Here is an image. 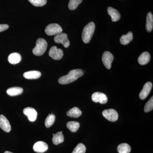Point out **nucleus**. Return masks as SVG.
I'll return each instance as SVG.
<instances>
[{
	"label": "nucleus",
	"mask_w": 153,
	"mask_h": 153,
	"mask_svg": "<svg viewBox=\"0 0 153 153\" xmlns=\"http://www.w3.org/2000/svg\"><path fill=\"white\" fill-rule=\"evenodd\" d=\"M83 74L84 72L81 69H74L69 71L67 75L60 77L58 79V82L62 85L68 84L75 81Z\"/></svg>",
	"instance_id": "nucleus-1"
},
{
	"label": "nucleus",
	"mask_w": 153,
	"mask_h": 153,
	"mask_svg": "<svg viewBox=\"0 0 153 153\" xmlns=\"http://www.w3.org/2000/svg\"><path fill=\"white\" fill-rule=\"evenodd\" d=\"M95 29V25L93 22H91L85 26L82 31V38L85 44L90 42Z\"/></svg>",
	"instance_id": "nucleus-2"
},
{
	"label": "nucleus",
	"mask_w": 153,
	"mask_h": 153,
	"mask_svg": "<svg viewBox=\"0 0 153 153\" xmlns=\"http://www.w3.org/2000/svg\"><path fill=\"white\" fill-rule=\"evenodd\" d=\"M48 44L46 40L43 38H38L36 41V46L33 49V53L36 56H41L47 50Z\"/></svg>",
	"instance_id": "nucleus-3"
},
{
	"label": "nucleus",
	"mask_w": 153,
	"mask_h": 153,
	"mask_svg": "<svg viewBox=\"0 0 153 153\" xmlns=\"http://www.w3.org/2000/svg\"><path fill=\"white\" fill-rule=\"evenodd\" d=\"M62 28L57 24H51L48 25L45 30V33L49 36L60 34L62 33Z\"/></svg>",
	"instance_id": "nucleus-4"
},
{
	"label": "nucleus",
	"mask_w": 153,
	"mask_h": 153,
	"mask_svg": "<svg viewBox=\"0 0 153 153\" xmlns=\"http://www.w3.org/2000/svg\"><path fill=\"white\" fill-rule=\"evenodd\" d=\"M54 41L57 44H61L65 48H68L70 46V41L68 40L67 34L61 33L55 35Z\"/></svg>",
	"instance_id": "nucleus-5"
},
{
	"label": "nucleus",
	"mask_w": 153,
	"mask_h": 153,
	"mask_svg": "<svg viewBox=\"0 0 153 153\" xmlns=\"http://www.w3.org/2000/svg\"><path fill=\"white\" fill-rule=\"evenodd\" d=\"M102 114L104 117L111 122L116 121L118 118V114L114 109L105 110Z\"/></svg>",
	"instance_id": "nucleus-6"
},
{
	"label": "nucleus",
	"mask_w": 153,
	"mask_h": 153,
	"mask_svg": "<svg viewBox=\"0 0 153 153\" xmlns=\"http://www.w3.org/2000/svg\"><path fill=\"white\" fill-rule=\"evenodd\" d=\"M113 55L111 52L106 51L103 53L102 56V62L105 67L107 69H109L111 68V63L114 60Z\"/></svg>",
	"instance_id": "nucleus-7"
},
{
	"label": "nucleus",
	"mask_w": 153,
	"mask_h": 153,
	"mask_svg": "<svg viewBox=\"0 0 153 153\" xmlns=\"http://www.w3.org/2000/svg\"><path fill=\"white\" fill-rule=\"evenodd\" d=\"M49 55L54 60H59L63 57V52L62 49H57L56 46H54L51 47L49 50Z\"/></svg>",
	"instance_id": "nucleus-8"
},
{
	"label": "nucleus",
	"mask_w": 153,
	"mask_h": 153,
	"mask_svg": "<svg viewBox=\"0 0 153 153\" xmlns=\"http://www.w3.org/2000/svg\"><path fill=\"white\" fill-rule=\"evenodd\" d=\"M92 101L95 102H99L100 104H105L108 101L107 96L100 92H95L91 96Z\"/></svg>",
	"instance_id": "nucleus-9"
},
{
	"label": "nucleus",
	"mask_w": 153,
	"mask_h": 153,
	"mask_svg": "<svg viewBox=\"0 0 153 153\" xmlns=\"http://www.w3.org/2000/svg\"><path fill=\"white\" fill-rule=\"evenodd\" d=\"M24 114L27 116L28 119L31 122L36 120L37 117V112L36 110L32 107H27L23 111Z\"/></svg>",
	"instance_id": "nucleus-10"
},
{
	"label": "nucleus",
	"mask_w": 153,
	"mask_h": 153,
	"mask_svg": "<svg viewBox=\"0 0 153 153\" xmlns=\"http://www.w3.org/2000/svg\"><path fill=\"white\" fill-rule=\"evenodd\" d=\"M152 88V83L150 82H147L144 85L142 90L140 92V98L142 100H144L146 98L150 93Z\"/></svg>",
	"instance_id": "nucleus-11"
},
{
	"label": "nucleus",
	"mask_w": 153,
	"mask_h": 153,
	"mask_svg": "<svg viewBox=\"0 0 153 153\" xmlns=\"http://www.w3.org/2000/svg\"><path fill=\"white\" fill-rule=\"evenodd\" d=\"M0 128L6 132H10L11 130L10 124L3 115H0Z\"/></svg>",
	"instance_id": "nucleus-12"
},
{
	"label": "nucleus",
	"mask_w": 153,
	"mask_h": 153,
	"mask_svg": "<svg viewBox=\"0 0 153 153\" xmlns=\"http://www.w3.org/2000/svg\"><path fill=\"white\" fill-rule=\"evenodd\" d=\"M33 149L36 152L44 153L48 150V146L44 142L38 141L34 144Z\"/></svg>",
	"instance_id": "nucleus-13"
},
{
	"label": "nucleus",
	"mask_w": 153,
	"mask_h": 153,
	"mask_svg": "<svg viewBox=\"0 0 153 153\" xmlns=\"http://www.w3.org/2000/svg\"><path fill=\"white\" fill-rule=\"evenodd\" d=\"M107 11L109 16L111 17L112 22H117L120 19V14L116 9L109 7L107 9Z\"/></svg>",
	"instance_id": "nucleus-14"
},
{
	"label": "nucleus",
	"mask_w": 153,
	"mask_h": 153,
	"mask_svg": "<svg viewBox=\"0 0 153 153\" xmlns=\"http://www.w3.org/2000/svg\"><path fill=\"white\" fill-rule=\"evenodd\" d=\"M151 56L149 53L145 52L142 53L139 57L138 61L140 65H145L149 62Z\"/></svg>",
	"instance_id": "nucleus-15"
},
{
	"label": "nucleus",
	"mask_w": 153,
	"mask_h": 153,
	"mask_svg": "<svg viewBox=\"0 0 153 153\" xmlns=\"http://www.w3.org/2000/svg\"><path fill=\"white\" fill-rule=\"evenodd\" d=\"M8 60L9 63L12 64H16L22 60V56L19 53L14 52L9 55Z\"/></svg>",
	"instance_id": "nucleus-16"
},
{
	"label": "nucleus",
	"mask_w": 153,
	"mask_h": 153,
	"mask_svg": "<svg viewBox=\"0 0 153 153\" xmlns=\"http://www.w3.org/2000/svg\"><path fill=\"white\" fill-rule=\"evenodd\" d=\"M23 75L26 79H36L41 76V73L38 71H31L25 72Z\"/></svg>",
	"instance_id": "nucleus-17"
},
{
	"label": "nucleus",
	"mask_w": 153,
	"mask_h": 153,
	"mask_svg": "<svg viewBox=\"0 0 153 153\" xmlns=\"http://www.w3.org/2000/svg\"><path fill=\"white\" fill-rule=\"evenodd\" d=\"M146 29L149 33L152 32L153 28V16L151 12H149L146 17Z\"/></svg>",
	"instance_id": "nucleus-18"
},
{
	"label": "nucleus",
	"mask_w": 153,
	"mask_h": 153,
	"mask_svg": "<svg viewBox=\"0 0 153 153\" xmlns=\"http://www.w3.org/2000/svg\"><path fill=\"white\" fill-rule=\"evenodd\" d=\"M23 92V89L20 87L10 88L7 91V93L11 96L19 95L22 94Z\"/></svg>",
	"instance_id": "nucleus-19"
},
{
	"label": "nucleus",
	"mask_w": 153,
	"mask_h": 153,
	"mask_svg": "<svg viewBox=\"0 0 153 153\" xmlns=\"http://www.w3.org/2000/svg\"><path fill=\"white\" fill-rule=\"evenodd\" d=\"M133 39V34L131 32H128L126 35L121 36L120 39L121 44L123 45H127L131 42Z\"/></svg>",
	"instance_id": "nucleus-20"
},
{
	"label": "nucleus",
	"mask_w": 153,
	"mask_h": 153,
	"mask_svg": "<svg viewBox=\"0 0 153 153\" xmlns=\"http://www.w3.org/2000/svg\"><path fill=\"white\" fill-rule=\"evenodd\" d=\"M66 114L71 117L77 118L82 114V111L78 108L74 107L67 111Z\"/></svg>",
	"instance_id": "nucleus-21"
},
{
	"label": "nucleus",
	"mask_w": 153,
	"mask_h": 153,
	"mask_svg": "<svg viewBox=\"0 0 153 153\" xmlns=\"http://www.w3.org/2000/svg\"><path fill=\"white\" fill-rule=\"evenodd\" d=\"M64 141V136L62 134V131L58 132L53 135L52 138V142L55 145L61 143Z\"/></svg>",
	"instance_id": "nucleus-22"
},
{
	"label": "nucleus",
	"mask_w": 153,
	"mask_h": 153,
	"mask_svg": "<svg viewBox=\"0 0 153 153\" xmlns=\"http://www.w3.org/2000/svg\"><path fill=\"white\" fill-rule=\"evenodd\" d=\"M66 126L72 132H76L80 126L79 123L75 121H70L67 123Z\"/></svg>",
	"instance_id": "nucleus-23"
},
{
	"label": "nucleus",
	"mask_w": 153,
	"mask_h": 153,
	"mask_svg": "<svg viewBox=\"0 0 153 153\" xmlns=\"http://www.w3.org/2000/svg\"><path fill=\"white\" fill-rule=\"evenodd\" d=\"M119 153H129L131 151L130 146L127 143H122L117 147Z\"/></svg>",
	"instance_id": "nucleus-24"
},
{
	"label": "nucleus",
	"mask_w": 153,
	"mask_h": 153,
	"mask_svg": "<svg viewBox=\"0 0 153 153\" xmlns=\"http://www.w3.org/2000/svg\"><path fill=\"white\" fill-rule=\"evenodd\" d=\"M55 120V116L53 114L49 115L46 118L45 121V125L47 128H49L54 124Z\"/></svg>",
	"instance_id": "nucleus-25"
},
{
	"label": "nucleus",
	"mask_w": 153,
	"mask_h": 153,
	"mask_svg": "<svg viewBox=\"0 0 153 153\" xmlns=\"http://www.w3.org/2000/svg\"><path fill=\"white\" fill-rule=\"evenodd\" d=\"M82 1V0H70L68 3V8L71 10H75Z\"/></svg>",
	"instance_id": "nucleus-26"
},
{
	"label": "nucleus",
	"mask_w": 153,
	"mask_h": 153,
	"mask_svg": "<svg viewBox=\"0 0 153 153\" xmlns=\"http://www.w3.org/2000/svg\"><path fill=\"white\" fill-rule=\"evenodd\" d=\"M86 147L82 143L78 144L74 148L72 153H85Z\"/></svg>",
	"instance_id": "nucleus-27"
},
{
	"label": "nucleus",
	"mask_w": 153,
	"mask_h": 153,
	"mask_svg": "<svg viewBox=\"0 0 153 153\" xmlns=\"http://www.w3.org/2000/svg\"><path fill=\"white\" fill-rule=\"evenodd\" d=\"M153 109V97H152L150 99L146 102L144 107L145 112H149Z\"/></svg>",
	"instance_id": "nucleus-28"
},
{
	"label": "nucleus",
	"mask_w": 153,
	"mask_h": 153,
	"mask_svg": "<svg viewBox=\"0 0 153 153\" xmlns=\"http://www.w3.org/2000/svg\"><path fill=\"white\" fill-rule=\"evenodd\" d=\"M31 4L36 7H42L45 5L47 0H28Z\"/></svg>",
	"instance_id": "nucleus-29"
},
{
	"label": "nucleus",
	"mask_w": 153,
	"mask_h": 153,
	"mask_svg": "<svg viewBox=\"0 0 153 153\" xmlns=\"http://www.w3.org/2000/svg\"><path fill=\"white\" fill-rule=\"evenodd\" d=\"M9 26L7 25H1L0 24V32H3L8 29Z\"/></svg>",
	"instance_id": "nucleus-30"
},
{
	"label": "nucleus",
	"mask_w": 153,
	"mask_h": 153,
	"mask_svg": "<svg viewBox=\"0 0 153 153\" xmlns=\"http://www.w3.org/2000/svg\"><path fill=\"white\" fill-rule=\"evenodd\" d=\"M4 153H13L11 152H9V151H6V152H5Z\"/></svg>",
	"instance_id": "nucleus-31"
}]
</instances>
